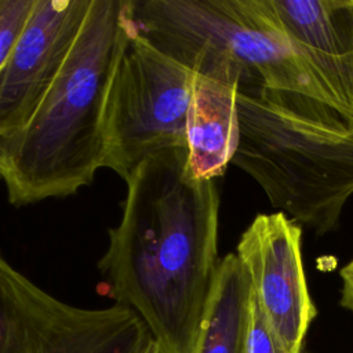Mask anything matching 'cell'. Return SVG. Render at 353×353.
<instances>
[{
	"instance_id": "cell-1",
	"label": "cell",
	"mask_w": 353,
	"mask_h": 353,
	"mask_svg": "<svg viewBox=\"0 0 353 353\" xmlns=\"http://www.w3.org/2000/svg\"><path fill=\"white\" fill-rule=\"evenodd\" d=\"M125 183L98 261L106 294L141 317L161 353H194L221 261L216 182L193 178L182 148L146 157Z\"/></svg>"
},
{
	"instance_id": "cell-2",
	"label": "cell",
	"mask_w": 353,
	"mask_h": 353,
	"mask_svg": "<svg viewBox=\"0 0 353 353\" xmlns=\"http://www.w3.org/2000/svg\"><path fill=\"white\" fill-rule=\"evenodd\" d=\"M134 30L130 0H92L62 70L28 124L0 138V181L12 205L74 194L103 168L109 91Z\"/></svg>"
},
{
	"instance_id": "cell-3",
	"label": "cell",
	"mask_w": 353,
	"mask_h": 353,
	"mask_svg": "<svg viewBox=\"0 0 353 353\" xmlns=\"http://www.w3.org/2000/svg\"><path fill=\"white\" fill-rule=\"evenodd\" d=\"M232 164L270 204L317 234L339 225L353 194V127L334 108L281 91H237Z\"/></svg>"
},
{
	"instance_id": "cell-4",
	"label": "cell",
	"mask_w": 353,
	"mask_h": 353,
	"mask_svg": "<svg viewBox=\"0 0 353 353\" xmlns=\"http://www.w3.org/2000/svg\"><path fill=\"white\" fill-rule=\"evenodd\" d=\"M130 10L145 40L196 74L237 91L290 92L335 109L270 0H130Z\"/></svg>"
},
{
	"instance_id": "cell-5",
	"label": "cell",
	"mask_w": 353,
	"mask_h": 353,
	"mask_svg": "<svg viewBox=\"0 0 353 353\" xmlns=\"http://www.w3.org/2000/svg\"><path fill=\"white\" fill-rule=\"evenodd\" d=\"M194 76L134 30L109 91L105 168L127 181L146 157L188 148Z\"/></svg>"
},
{
	"instance_id": "cell-6",
	"label": "cell",
	"mask_w": 353,
	"mask_h": 353,
	"mask_svg": "<svg viewBox=\"0 0 353 353\" xmlns=\"http://www.w3.org/2000/svg\"><path fill=\"white\" fill-rule=\"evenodd\" d=\"M150 341L134 310L62 302L12 268L0 251V353H141Z\"/></svg>"
},
{
	"instance_id": "cell-7",
	"label": "cell",
	"mask_w": 353,
	"mask_h": 353,
	"mask_svg": "<svg viewBox=\"0 0 353 353\" xmlns=\"http://www.w3.org/2000/svg\"><path fill=\"white\" fill-rule=\"evenodd\" d=\"M301 239V225L285 214H259L243 232L236 250L259 310L288 353H302L317 314L303 270Z\"/></svg>"
},
{
	"instance_id": "cell-8",
	"label": "cell",
	"mask_w": 353,
	"mask_h": 353,
	"mask_svg": "<svg viewBox=\"0 0 353 353\" xmlns=\"http://www.w3.org/2000/svg\"><path fill=\"white\" fill-rule=\"evenodd\" d=\"M92 0H36L0 70V138L22 130L62 70Z\"/></svg>"
},
{
	"instance_id": "cell-9",
	"label": "cell",
	"mask_w": 353,
	"mask_h": 353,
	"mask_svg": "<svg viewBox=\"0 0 353 353\" xmlns=\"http://www.w3.org/2000/svg\"><path fill=\"white\" fill-rule=\"evenodd\" d=\"M294 48L353 127V0H270Z\"/></svg>"
},
{
	"instance_id": "cell-10",
	"label": "cell",
	"mask_w": 353,
	"mask_h": 353,
	"mask_svg": "<svg viewBox=\"0 0 353 353\" xmlns=\"http://www.w3.org/2000/svg\"><path fill=\"white\" fill-rule=\"evenodd\" d=\"M196 74V73H194ZM237 85L196 74L188 113V168L196 179H216L239 143Z\"/></svg>"
},
{
	"instance_id": "cell-11",
	"label": "cell",
	"mask_w": 353,
	"mask_h": 353,
	"mask_svg": "<svg viewBox=\"0 0 353 353\" xmlns=\"http://www.w3.org/2000/svg\"><path fill=\"white\" fill-rule=\"evenodd\" d=\"M254 306L248 272L236 254L218 265L194 353H247Z\"/></svg>"
},
{
	"instance_id": "cell-12",
	"label": "cell",
	"mask_w": 353,
	"mask_h": 353,
	"mask_svg": "<svg viewBox=\"0 0 353 353\" xmlns=\"http://www.w3.org/2000/svg\"><path fill=\"white\" fill-rule=\"evenodd\" d=\"M36 0H0V70L17 46Z\"/></svg>"
},
{
	"instance_id": "cell-13",
	"label": "cell",
	"mask_w": 353,
	"mask_h": 353,
	"mask_svg": "<svg viewBox=\"0 0 353 353\" xmlns=\"http://www.w3.org/2000/svg\"><path fill=\"white\" fill-rule=\"evenodd\" d=\"M247 353H288L269 327L265 316L256 305L255 296L247 342Z\"/></svg>"
},
{
	"instance_id": "cell-14",
	"label": "cell",
	"mask_w": 353,
	"mask_h": 353,
	"mask_svg": "<svg viewBox=\"0 0 353 353\" xmlns=\"http://www.w3.org/2000/svg\"><path fill=\"white\" fill-rule=\"evenodd\" d=\"M341 306L353 312V259L341 269Z\"/></svg>"
},
{
	"instance_id": "cell-15",
	"label": "cell",
	"mask_w": 353,
	"mask_h": 353,
	"mask_svg": "<svg viewBox=\"0 0 353 353\" xmlns=\"http://www.w3.org/2000/svg\"><path fill=\"white\" fill-rule=\"evenodd\" d=\"M141 353H161V352H160L159 346L156 345V342L152 339Z\"/></svg>"
}]
</instances>
